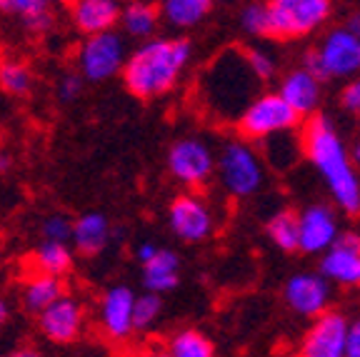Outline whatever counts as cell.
Masks as SVG:
<instances>
[{"label":"cell","instance_id":"1","mask_svg":"<svg viewBox=\"0 0 360 357\" xmlns=\"http://www.w3.org/2000/svg\"><path fill=\"white\" fill-rule=\"evenodd\" d=\"M193 60V43L180 35H150L123 63V83L138 100H155L178 88Z\"/></svg>","mask_w":360,"mask_h":357},{"label":"cell","instance_id":"2","mask_svg":"<svg viewBox=\"0 0 360 357\" xmlns=\"http://www.w3.org/2000/svg\"><path fill=\"white\" fill-rule=\"evenodd\" d=\"M300 150L318 175L326 180L333 200L345 215H360V173L355 170L350 152L333 128L330 117L313 112L300 130Z\"/></svg>","mask_w":360,"mask_h":357},{"label":"cell","instance_id":"3","mask_svg":"<svg viewBox=\"0 0 360 357\" xmlns=\"http://www.w3.org/2000/svg\"><path fill=\"white\" fill-rule=\"evenodd\" d=\"M255 83H260L253 75L245 60V51L231 48L220 53L200 75V103L210 115L220 120H236L243 108L255 98Z\"/></svg>","mask_w":360,"mask_h":357},{"label":"cell","instance_id":"4","mask_svg":"<svg viewBox=\"0 0 360 357\" xmlns=\"http://www.w3.org/2000/svg\"><path fill=\"white\" fill-rule=\"evenodd\" d=\"M215 175L220 188L231 197L255 195L265 180L263 160L245 138L225 143L220 155L215 157Z\"/></svg>","mask_w":360,"mask_h":357},{"label":"cell","instance_id":"5","mask_svg":"<svg viewBox=\"0 0 360 357\" xmlns=\"http://www.w3.org/2000/svg\"><path fill=\"white\" fill-rule=\"evenodd\" d=\"M333 13L330 0H268L270 38L298 40L321 30Z\"/></svg>","mask_w":360,"mask_h":357},{"label":"cell","instance_id":"6","mask_svg":"<svg viewBox=\"0 0 360 357\" xmlns=\"http://www.w3.org/2000/svg\"><path fill=\"white\" fill-rule=\"evenodd\" d=\"M238 133L245 140H265L268 135L295 130L300 115L285 103L281 93H260L236 117Z\"/></svg>","mask_w":360,"mask_h":357},{"label":"cell","instance_id":"7","mask_svg":"<svg viewBox=\"0 0 360 357\" xmlns=\"http://www.w3.org/2000/svg\"><path fill=\"white\" fill-rule=\"evenodd\" d=\"M125 58H128V48L123 35L115 33V28L83 35V43L78 48V73L90 83H103L120 75Z\"/></svg>","mask_w":360,"mask_h":357},{"label":"cell","instance_id":"8","mask_svg":"<svg viewBox=\"0 0 360 357\" xmlns=\"http://www.w3.org/2000/svg\"><path fill=\"white\" fill-rule=\"evenodd\" d=\"M168 170L180 185L202 188L215 175V155L200 138H180L168 150Z\"/></svg>","mask_w":360,"mask_h":357},{"label":"cell","instance_id":"9","mask_svg":"<svg viewBox=\"0 0 360 357\" xmlns=\"http://www.w3.org/2000/svg\"><path fill=\"white\" fill-rule=\"evenodd\" d=\"M315 56L321 65V80L353 78L360 73V35L348 28L330 30L318 43Z\"/></svg>","mask_w":360,"mask_h":357},{"label":"cell","instance_id":"10","mask_svg":"<svg viewBox=\"0 0 360 357\" xmlns=\"http://www.w3.org/2000/svg\"><path fill=\"white\" fill-rule=\"evenodd\" d=\"M168 225L170 233L178 240L188 242V245H198L205 242L215 230L213 210L200 195L195 193H183L178 195L168 207Z\"/></svg>","mask_w":360,"mask_h":357},{"label":"cell","instance_id":"11","mask_svg":"<svg viewBox=\"0 0 360 357\" xmlns=\"http://www.w3.org/2000/svg\"><path fill=\"white\" fill-rule=\"evenodd\" d=\"M35 318H38L40 335L48 342H53V345H73L83 335L85 310L80 305V300H75L73 295L63 292L58 300L43 307Z\"/></svg>","mask_w":360,"mask_h":357},{"label":"cell","instance_id":"12","mask_svg":"<svg viewBox=\"0 0 360 357\" xmlns=\"http://www.w3.org/2000/svg\"><path fill=\"white\" fill-rule=\"evenodd\" d=\"M321 275L335 285L358 287L360 285V233H338L333 245L321 252Z\"/></svg>","mask_w":360,"mask_h":357},{"label":"cell","instance_id":"13","mask_svg":"<svg viewBox=\"0 0 360 357\" xmlns=\"http://www.w3.org/2000/svg\"><path fill=\"white\" fill-rule=\"evenodd\" d=\"M345 337H348V320L340 313L323 310L315 315L313 325L300 342L303 357H345Z\"/></svg>","mask_w":360,"mask_h":357},{"label":"cell","instance_id":"14","mask_svg":"<svg viewBox=\"0 0 360 357\" xmlns=\"http://www.w3.org/2000/svg\"><path fill=\"white\" fill-rule=\"evenodd\" d=\"M133 305L135 292L125 285H112L98 302V325L103 335L112 342H125L133 335Z\"/></svg>","mask_w":360,"mask_h":357},{"label":"cell","instance_id":"15","mask_svg":"<svg viewBox=\"0 0 360 357\" xmlns=\"http://www.w3.org/2000/svg\"><path fill=\"white\" fill-rule=\"evenodd\" d=\"M285 305L300 318H315L330 305V280L321 273H298L285 283Z\"/></svg>","mask_w":360,"mask_h":357},{"label":"cell","instance_id":"16","mask_svg":"<svg viewBox=\"0 0 360 357\" xmlns=\"http://www.w3.org/2000/svg\"><path fill=\"white\" fill-rule=\"evenodd\" d=\"M298 250L305 252V255H321L323 250H328L333 245L335 235L340 233L335 212L328 205H308L303 212H298Z\"/></svg>","mask_w":360,"mask_h":357},{"label":"cell","instance_id":"17","mask_svg":"<svg viewBox=\"0 0 360 357\" xmlns=\"http://www.w3.org/2000/svg\"><path fill=\"white\" fill-rule=\"evenodd\" d=\"M278 93L285 98V103L298 112L300 117H308L313 112H318L323 100V88L321 80L315 78L313 73H308L305 67L290 70L281 78V88Z\"/></svg>","mask_w":360,"mask_h":357},{"label":"cell","instance_id":"18","mask_svg":"<svg viewBox=\"0 0 360 357\" xmlns=\"http://www.w3.org/2000/svg\"><path fill=\"white\" fill-rule=\"evenodd\" d=\"M112 228L110 220L103 212H83L80 218L73 220V230H70V245L78 255L83 257H96L110 245Z\"/></svg>","mask_w":360,"mask_h":357},{"label":"cell","instance_id":"19","mask_svg":"<svg viewBox=\"0 0 360 357\" xmlns=\"http://www.w3.org/2000/svg\"><path fill=\"white\" fill-rule=\"evenodd\" d=\"M120 0H73L70 3V20L80 35L103 33L118 25Z\"/></svg>","mask_w":360,"mask_h":357},{"label":"cell","instance_id":"20","mask_svg":"<svg viewBox=\"0 0 360 357\" xmlns=\"http://www.w3.org/2000/svg\"><path fill=\"white\" fill-rule=\"evenodd\" d=\"M143 268V287L150 292H170L178 287L180 283V257L173 250L158 247L155 255L146 263H141Z\"/></svg>","mask_w":360,"mask_h":357},{"label":"cell","instance_id":"21","mask_svg":"<svg viewBox=\"0 0 360 357\" xmlns=\"http://www.w3.org/2000/svg\"><path fill=\"white\" fill-rule=\"evenodd\" d=\"M0 15L15 18L30 33L51 30L53 20V0H0Z\"/></svg>","mask_w":360,"mask_h":357},{"label":"cell","instance_id":"22","mask_svg":"<svg viewBox=\"0 0 360 357\" xmlns=\"http://www.w3.org/2000/svg\"><path fill=\"white\" fill-rule=\"evenodd\" d=\"M118 25L125 30V35L135 40H146L158 33L160 25V11L158 3L153 0H130L125 6H120Z\"/></svg>","mask_w":360,"mask_h":357},{"label":"cell","instance_id":"23","mask_svg":"<svg viewBox=\"0 0 360 357\" xmlns=\"http://www.w3.org/2000/svg\"><path fill=\"white\" fill-rule=\"evenodd\" d=\"M158 11L173 30H191L210 15L213 0H158Z\"/></svg>","mask_w":360,"mask_h":357},{"label":"cell","instance_id":"24","mask_svg":"<svg viewBox=\"0 0 360 357\" xmlns=\"http://www.w3.org/2000/svg\"><path fill=\"white\" fill-rule=\"evenodd\" d=\"M73 260H75V250L70 242L43 240L33 252V273L65 278L73 270Z\"/></svg>","mask_w":360,"mask_h":357},{"label":"cell","instance_id":"25","mask_svg":"<svg viewBox=\"0 0 360 357\" xmlns=\"http://www.w3.org/2000/svg\"><path fill=\"white\" fill-rule=\"evenodd\" d=\"M63 278H56V275H45V273H35L33 278L25 280L20 292V302L28 313L38 315L43 307H48L53 300L63 295Z\"/></svg>","mask_w":360,"mask_h":357},{"label":"cell","instance_id":"26","mask_svg":"<svg viewBox=\"0 0 360 357\" xmlns=\"http://www.w3.org/2000/svg\"><path fill=\"white\" fill-rule=\"evenodd\" d=\"M33 70L30 65H25L18 58H6L0 60V90L6 95H13V98H22L33 90Z\"/></svg>","mask_w":360,"mask_h":357},{"label":"cell","instance_id":"27","mask_svg":"<svg viewBox=\"0 0 360 357\" xmlns=\"http://www.w3.org/2000/svg\"><path fill=\"white\" fill-rule=\"evenodd\" d=\"M268 235L283 252H295L300 240V223L298 212L281 210L268 220Z\"/></svg>","mask_w":360,"mask_h":357},{"label":"cell","instance_id":"28","mask_svg":"<svg viewBox=\"0 0 360 357\" xmlns=\"http://www.w3.org/2000/svg\"><path fill=\"white\" fill-rule=\"evenodd\" d=\"M168 355L173 357H213L215 345L210 337H205L198 330H180L170 337L168 342Z\"/></svg>","mask_w":360,"mask_h":357},{"label":"cell","instance_id":"29","mask_svg":"<svg viewBox=\"0 0 360 357\" xmlns=\"http://www.w3.org/2000/svg\"><path fill=\"white\" fill-rule=\"evenodd\" d=\"M163 313V300L158 292L146 290L143 295H135V305H133V330L135 332H146L153 325L158 323Z\"/></svg>","mask_w":360,"mask_h":357},{"label":"cell","instance_id":"30","mask_svg":"<svg viewBox=\"0 0 360 357\" xmlns=\"http://www.w3.org/2000/svg\"><path fill=\"white\" fill-rule=\"evenodd\" d=\"M240 28L253 38H270V15L268 3H248L240 11Z\"/></svg>","mask_w":360,"mask_h":357},{"label":"cell","instance_id":"31","mask_svg":"<svg viewBox=\"0 0 360 357\" xmlns=\"http://www.w3.org/2000/svg\"><path fill=\"white\" fill-rule=\"evenodd\" d=\"M245 60H248V65H250V70H253V75L260 80V83H268V80L276 78L278 60L270 56L268 51H263V48H250V51H245Z\"/></svg>","mask_w":360,"mask_h":357},{"label":"cell","instance_id":"32","mask_svg":"<svg viewBox=\"0 0 360 357\" xmlns=\"http://www.w3.org/2000/svg\"><path fill=\"white\" fill-rule=\"evenodd\" d=\"M70 230H73V220L65 215H51L40 225V235L43 240H58V242H70Z\"/></svg>","mask_w":360,"mask_h":357},{"label":"cell","instance_id":"33","mask_svg":"<svg viewBox=\"0 0 360 357\" xmlns=\"http://www.w3.org/2000/svg\"><path fill=\"white\" fill-rule=\"evenodd\" d=\"M83 85H85V78L80 73H68L58 80V100L60 103H73L80 98L83 93Z\"/></svg>","mask_w":360,"mask_h":357},{"label":"cell","instance_id":"34","mask_svg":"<svg viewBox=\"0 0 360 357\" xmlns=\"http://www.w3.org/2000/svg\"><path fill=\"white\" fill-rule=\"evenodd\" d=\"M340 103H343L345 110L355 112V115L360 112V73L348 78V85L340 93Z\"/></svg>","mask_w":360,"mask_h":357},{"label":"cell","instance_id":"35","mask_svg":"<svg viewBox=\"0 0 360 357\" xmlns=\"http://www.w3.org/2000/svg\"><path fill=\"white\" fill-rule=\"evenodd\" d=\"M345 355H348V357H360V320H355V323H348Z\"/></svg>","mask_w":360,"mask_h":357},{"label":"cell","instance_id":"36","mask_svg":"<svg viewBox=\"0 0 360 357\" xmlns=\"http://www.w3.org/2000/svg\"><path fill=\"white\" fill-rule=\"evenodd\" d=\"M158 245L155 242H143L138 250H135V257H138V263H146V260H150L153 255H155Z\"/></svg>","mask_w":360,"mask_h":357},{"label":"cell","instance_id":"37","mask_svg":"<svg viewBox=\"0 0 360 357\" xmlns=\"http://www.w3.org/2000/svg\"><path fill=\"white\" fill-rule=\"evenodd\" d=\"M343 28H348L350 33L360 35V13H355V15H350L348 20H345V25H343Z\"/></svg>","mask_w":360,"mask_h":357},{"label":"cell","instance_id":"38","mask_svg":"<svg viewBox=\"0 0 360 357\" xmlns=\"http://www.w3.org/2000/svg\"><path fill=\"white\" fill-rule=\"evenodd\" d=\"M8 318H11V305L6 302V297H0V327L8 323Z\"/></svg>","mask_w":360,"mask_h":357},{"label":"cell","instance_id":"39","mask_svg":"<svg viewBox=\"0 0 360 357\" xmlns=\"http://www.w3.org/2000/svg\"><path fill=\"white\" fill-rule=\"evenodd\" d=\"M350 152V160H353V165H360V143H355V148L353 150H348Z\"/></svg>","mask_w":360,"mask_h":357},{"label":"cell","instance_id":"40","mask_svg":"<svg viewBox=\"0 0 360 357\" xmlns=\"http://www.w3.org/2000/svg\"><path fill=\"white\" fill-rule=\"evenodd\" d=\"M60 3H73V0H60Z\"/></svg>","mask_w":360,"mask_h":357},{"label":"cell","instance_id":"41","mask_svg":"<svg viewBox=\"0 0 360 357\" xmlns=\"http://www.w3.org/2000/svg\"><path fill=\"white\" fill-rule=\"evenodd\" d=\"M358 120H360V112H358Z\"/></svg>","mask_w":360,"mask_h":357}]
</instances>
